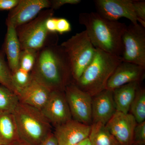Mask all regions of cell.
I'll list each match as a JSON object with an SVG mask.
<instances>
[{
  "mask_svg": "<svg viewBox=\"0 0 145 145\" xmlns=\"http://www.w3.org/2000/svg\"><path fill=\"white\" fill-rule=\"evenodd\" d=\"M31 77L50 89L64 91L73 83L69 60L61 45L52 43L38 51Z\"/></svg>",
  "mask_w": 145,
  "mask_h": 145,
  "instance_id": "6da1fadb",
  "label": "cell"
},
{
  "mask_svg": "<svg viewBox=\"0 0 145 145\" xmlns=\"http://www.w3.org/2000/svg\"><path fill=\"white\" fill-rule=\"evenodd\" d=\"M79 22L86 27L88 36L95 48L121 57L122 37L127 26L125 24L107 20L96 12L80 13Z\"/></svg>",
  "mask_w": 145,
  "mask_h": 145,
  "instance_id": "7a4b0ae2",
  "label": "cell"
},
{
  "mask_svg": "<svg viewBox=\"0 0 145 145\" xmlns=\"http://www.w3.org/2000/svg\"><path fill=\"white\" fill-rule=\"evenodd\" d=\"M122 62L121 57L96 49L91 62L74 84L93 97L106 89L109 79Z\"/></svg>",
  "mask_w": 145,
  "mask_h": 145,
  "instance_id": "3957f363",
  "label": "cell"
},
{
  "mask_svg": "<svg viewBox=\"0 0 145 145\" xmlns=\"http://www.w3.org/2000/svg\"><path fill=\"white\" fill-rule=\"evenodd\" d=\"M13 114L20 138L32 145H40L52 132L41 110L20 102Z\"/></svg>",
  "mask_w": 145,
  "mask_h": 145,
  "instance_id": "277c9868",
  "label": "cell"
},
{
  "mask_svg": "<svg viewBox=\"0 0 145 145\" xmlns=\"http://www.w3.org/2000/svg\"><path fill=\"white\" fill-rule=\"evenodd\" d=\"M54 10L47 8L42 10L30 22L16 28L21 49H31L39 51L51 43H58V35L49 33L45 27L47 19L53 17Z\"/></svg>",
  "mask_w": 145,
  "mask_h": 145,
  "instance_id": "5b68a950",
  "label": "cell"
},
{
  "mask_svg": "<svg viewBox=\"0 0 145 145\" xmlns=\"http://www.w3.org/2000/svg\"><path fill=\"white\" fill-rule=\"evenodd\" d=\"M61 45L67 54L74 84L91 62L96 49L85 30L71 36Z\"/></svg>",
  "mask_w": 145,
  "mask_h": 145,
  "instance_id": "8992f818",
  "label": "cell"
},
{
  "mask_svg": "<svg viewBox=\"0 0 145 145\" xmlns=\"http://www.w3.org/2000/svg\"><path fill=\"white\" fill-rule=\"evenodd\" d=\"M122 61L145 67V28L140 24L127 26L122 37Z\"/></svg>",
  "mask_w": 145,
  "mask_h": 145,
  "instance_id": "52a82bcc",
  "label": "cell"
},
{
  "mask_svg": "<svg viewBox=\"0 0 145 145\" xmlns=\"http://www.w3.org/2000/svg\"><path fill=\"white\" fill-rule=\"evenodd\" d=\"M64 93L72 119L84 124L91 125L92 97L73 83L66 87Z\"/></svg>",
  "mask_w": 145,
  "mask_h": 145,
  "instance_id": "ba28073f",
  "label": "cell"
},
{
  "mask_svg": "<svg viewBox=\"0 0 145 145\" xmlns=\"http://www.w3.org/2000/svg\"><path fill=\"white\" fill-rule=\"evenodd\" d=\"M133 2L132 0H95L93 2L96 13L103 18L111 21L125 18L131 23L137 24Z\"/></svg>",
  "mask_w": 145,
  "mask_h": 145,
  "instance_id": "9c48e42d",
  "label": "cell"
},
{
  "mask_svg": "<svg viewBox=\"0 0 145 145\" xmlns=\"http://www.w3.org/2000/svg\"><path fill=\"white\" fill-rule=\"evenodd\" d=\"M50 5L49 0H19L10 10L6 23L17 28L34 20L44 9L50 8Z\"/></svg>",
  "mask_w": 145,
  "mask_h": 145,
  "instance_id": "30bf717a",
  "label": "cell"
},
{
  "mask_svg": "<svg viewBox=\"0 0 145 145\" xmlns=\"http://www.w3.org/2000/svg\"><path fill=\"white\" fill-rule=\"evenodd\" d=\"M41 110L54 127L72 119L64 91H52L46 103Z\"/></svg>",
  "mask_w": 145,
  "mask_h": 145,
  "instance_id": "8fae6325",
  "label": "cell"
},
{
  "mask_svg": "<svg viewBox=\"0 0 145 145\" xmlns=\"http://www.w3.org/2000/svg\"><path fill=\"white\" fill-rule=\"evenodd\" d=\"M137 124L132 114L116 111L105 126L120 144L132 145Z\"/></svg>",
  "mask_w": 145,
  "mask_h": 145,
  "instance_id": "7c38bea8",
  "label": "cell"
},
{
  "mask_svg": "<svg viewBox=\"0 0 145 145\" xmlns=\"http://www.w3.org/2000/svg\"><path fill=\"white\" fill-rule=\"evenodd\" d=\"M91 125L72 119L55 127L53 134L59 145H75L88 138Z\"/></svg>",
  "mask_w": 145,
  "mask_h": 145,
  "instance_id": "4fadbf2b",
  "label": "cell"
},
{
  "mask_svg": "<svg viewBox=\"0 0 145 145\" xmlns=\"http://www.w3.org/2000/svg\"><path fill=\"white\" fill-rule=\"evenodd\" d=\"M145 71L144 67L122 61L109 79L106 89L113 91L129 83H140L144 78Z\"/></svg>",
  "mask_w": 145,
  "mask_h": 145,
  "instance_id": "5bb4252c",
  "label": "cell"
},
{
  "mask_svg": "<svg viewBox=\"0 0 145 145\" xmlns=\"http://www.w3.org/2000/svg\"><path fill=\"white\" fill-rule=\"evenodd\" d=\"M116 112L112 91L106 89L92 97V123L105 125Z\"/></svg>",
  "mask_w": 145,
  "mask_h": 145,
  "instance_id": "9a60e30c",
  "label": "cell"
},
{
  "mask_svg": "<svg viewBox=\"0 0 145 145\" xmlns=\"http://www.w3.org/2000/svg\"><path fill=\"white\" fill-rule=\"evenodd\" d=\"M52 90L31 77L30 82L18 92L21 103L41 110L46 103Z\"/></svg>",
  "mask_w": 145,
  "mask_h": 145,
  "instance_id": "2e32d148",
  "label": "cell"
},
{
  "mask_svg": "<svg viewBox=\"0 0 145 145\" xmlns=\"http://www.w3.org/2000/svg\"><path fill=\"white\" fill-rule=\"evenodd\" d=\"M6 25L7 31L3 51L7 57L8 66L13 73L20 68L19 58L22 49L16 28L8 23H6Z\"/></svg>",
  "mask_w": 145,
  "mask_h": 145,
  "instance_id": "e0dca14e",
  "label": "cell"
},
{
  "mask_svg": "<svg viewBox=\"0 0 145 145\" xmlns=\"http://www.w3.org/2000/svg\"><path fill=\"white\" fill-rule=\"evenodd\" d=\"M140 83L127 84L112 91L116 111L128 113L131 104L135 98Z\"/></svg>",
  "mask_w": 145,
  "mask_h": 145,
  "instance_id": "ac0fdd59",
  "label": "cell"
},
{
  "mask_svg": "<svg viewBox=\"0 0 145 145\" xmlns=\"http://www.w3.org/2000/svg\"><path fill=\"white\" fill-rule=\"evenodd\" d=\"M20 138L14 114L0 112V145H10Z\"/></svg>",
  "mask_w": 145,
  "mask_h": 145,
  "instance_id": "d6986e66",
  "label": "cell"
},
{
  "mask_svg": "<svg viewBox=\"0 0 145 145\" xmlns=\"http://www.w3.org/2000/svg\"><path fill=\"white\" fill-rule=\"evenodd\" d=\"M88 139L91 145H121L105 125L100 123L91 124Z\"/></svg>",
  "mask_w": 145,
  "mask_h": 145,
  "instance_id": "ffe728a7",
  "label": "cell"
},
{
  "mask_svg": "<svg viewBox=\"0 0 145 145\" xmlns=\"http://www.w3.org/2000/svg\"><path fill=\"white\" fill-rule=\"evenodd\" d=\"M20 103L18 95L2 85L0 86V112L13 113Z\"/></svg>",
  "mask_w": 145,
  "mask_h": 145,
  "instance_id": "44dd1931",
  "label": "cell"
},
{
  "mask_svg": "<svg viewBox=\"0 0 145 145\" xmlns=\"http://www.w3.org/2000/svg\"><path fill=\"white\" fill-rule=\"evenodd\" d=\"M131 114L137 123L144 121L145 119V90L140 86L130 108Z\"/></svg>",
  "mask_w": 145,
  "mask_h": 145,
  "instance_id": "7402d4cb",
  "label": "cell"
},
{
  "mask_svg": "<svg viewBox=\"0 0 145 145\" xmlns=\"http://www.w3.org/2000/svg\"><path fill=\"white\" fill-rule=\"evenodd\" d=\"M13 74L5 59V52L0 50V84L17 94L13 82Z\"/></svg>",
  "mask_w": 145,
  "mask_h": 145,
  "instance_id": "603a6c76",
  "label": "cell"
},
{
  "mask_svg": "<svg viewBox=\"0 0 145 145\" xmlns=\"http://www.w3.org/2000/svg\"><path fill=\"white\" fill-rule=\"evenodd\" d=\"M38 51L31 49L22 50L19 58L20 68L31 73L36 62Z\"/></svg>",
  "mask_w": 145,
  "mask_h": 145,
  "instance_id": "cb8c5ba5",
  "label": "cell"
},
{
  "mask_svg": "<svg viewBox=\"0 0 145 145\" xmlns=\"http://www.w3.org/2000/svg\"><path fill=\"white\" fill-rule=\"evenodd\" d=\"M12 74L13 85L18 95V92L25 88L30 82L31 79V73L26 72L19 68Z\"/></svg>",
  "mask_w": 145,
  "mask_h": 145,
  "instance_id": "d4e9b609",
  "label": "cell"
},
{
  "mask_svg": "<svg viewBox=\"0 0 145 145\" xmlns=\"http://www.w3.org/2000/svg\"><path fill=\"white\" fill-rule=\"evenodd\" d=\"M133 5L137 19V22L145 28V1H133Z\"/></svg>",
  "mask_w": 145,
  "mask_h": 145,
  "instance_id": "484cf974",
  "label": "cell"
},
{
  "mask_svg": "<svg viewBox=\"0 0 145 145\" xmlns=\"http://www.w3.org/2000/svg\"><path fill=\"white\" fill-rule=\"evenodd\" d=\"M133 144H145V121L137 123L133 133Z\"/></svg>",
  "mask_w": 145,
  "mask_h": 145,
  "instance_id": "4316f807",
  "label": "cell"
},
{
  "mask_svg": "<svg viewBox=\"0 0 145 145\" xmlns=\"http://www.w3.org/2000/svg\"><path fill=\"white\" fill-rule=\"evenodd\" d=\"M71 30V25L69 21L64 18H55L56 33L63 34Z\"/></svg>",
  "mask_w": 145,
  "mask_h": 145,
  "instance_id": "83f0119b",
  "label": "cell"
},
{
  "mask_svg": "<svg viewBox=\"0 0 145 145\" xmlns=\"http://www.w3.org/2000/svg\"><path fill=\"white\" fill-rule=\"evenodd\" d=\"M50 8L57 10L65 5H77L81 2L80 0H51Z\"/></svg>",
  "mask_w": 145,
  "mask_h": 145,
  "instance_id": "f1b7e54d",
  "label": "cell"
},
{
  "mask_svg": "<svg viewBox=\"0 0 145 145\" xmlns=\"http://www.w3.org/2000/svg\"><path fill=\"white\" fill-rule=\"evenodd\" d=\"M19 0H0V10H11L15 7Z\"/></svg>",
  "mask_w": 145,
  "mask_h": 145,
  "instance_id": "f546056e",
  "label": "cell"
},
{
  "mask_svg": "<svg viewBox=\"0 0 145 145\" xmlns=\"http://www.w3.org/2000/svg\"><path fill=\"white\" fill-rule=\"evenodd\" d=\"M40 145H59L54 134L52 132L46 137Z\"/></svg>",
  "mask_w": 145,
  "mask_h": 145,
  "instance_id": "4dcf8cb0",
  "label": "cell"
},
{
  "mask_svg": "<svg viewBox=\"0 0 145 145\" xmlns=\"http://www.w3.org/2000/svg\"><path fill=\"white\" fill-rule=\"evenodd\" d=\"M10 145H32L24 140L20 138Z\"/></svg>",
  "mask_w": 145,
  "mask_h": 145,
  "instance_id": "1f68e13d",
  "label": "cell"
},
{
  "mask_svg": "<svg viewBox=\"0 0 145 145\" xmlns=\"http://www.w3.org/2000/svg\"><path fill=\"white\" fill-rule=\"evenodd\" d=\"M88 140V138L84 140V141H82V142H80V143H78V144H77L75 145H85L86 143Z\"/></svg>",
  "mask_w": 145,
  "mask_h": 145,
  "instance_id": "d6a6232c",
  "label": "cell"
},
{
  "mask_svg": "<svg viewBox=\"0 0 145 145\" xmlns=\"http://www.w3.org/2000/svg\"><path fill=\"white\" fill-rule=\"evenodd\" d=\"M85 145H91V144L89 142V139L88 138V140L87 141L86 143L85 144Z\"/></svg>",
  "mask_w": 145,
  "mask_h": 145,
  "instance_id": "836d02e7",
  "label": "cell"
},
{
  "mask_svg": "<svg viewBox=\"0 0 145 145\" xmlns=\"http://www.w3.org/2000/svg\"><path fill=\"white\" fill-rule=\"evenodd\" d=\"M132 145H145V144H133Z\"/></svg>",
  "mask_w": 145,
  "mask_h": 145,
  "instance_id": "e575fe53",
  "label": "cell"
}]
</instances>
